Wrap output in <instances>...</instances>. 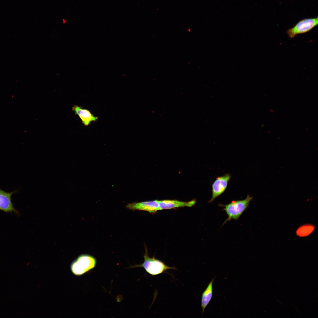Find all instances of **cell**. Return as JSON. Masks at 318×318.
I'll return each mask as SVG.
<instances>
[{
  "label": "cell",
  "instance_id": "8",
  "mask_svg": "<svg viewBox=\"0 0 318 318\" xmlns=\"http://www.w3.org/2000/svg\"><path fill=\"white\" fill-rule=\"evenodd\" d=\"M72 110L80 119L82 123L85 126H89L92 122H96L98 120L97 117L94 115L90 111L81 106L75 105L72 108Z\"/></svg>",
  "mask_w": 318,
  "mask_h": 318
},
{
  "label": "cell",
  "instance_id": "3",
  "mask_svg": "<svg viewBox=\"0 0 318 318\" xmlns=\"http://www.w3.org/2000/svg\"><path fill=\"white\" fill-rule=\"evenodd\" d=\"M253 198V197L248 195L244 200L233 201L228 204L221 205L223 207V210L226 211L228 216V218L224 223L232 219H238L247 208Z\"/></svg>",
  "mask_w": 318,
  "mask_h": 318
},
{
  "label": "cell",
  "instance_id": "7",
  "mask_svg": "<svg viewBox=\"0 0 318 318\" xmlns=\"http://www.w3.org/2000/svg\"><path fill=\"white\" fill-rule=\"evenodd\" d=\"M126 208L132 210L143 211L154 213L160 210L159 201L155 200L129 203L126 205Z\"/></svg>",
  "mask_w": 318,
  "mask_h": 318
},
{
  "label": "cell",
  "instance_id": "2",
  "mask_svg": "<svg viewBox=\"0 0 318 318\" xmlns=\"http://www.w3.org/2000/svg\"><path fill=\"white\" fill-rule=\"evenodd\" d=\"M96 263V259L92 256L82 254L72 262L70 269L74 275L81 276L94 268Z\"/></svg>",
  "mask_w": 318,
  "mask_h": 318
},
{
  "label": "cell",
  "instance_id": "10",
  "mask_svg": "<svg viewBox=\"0 0 318 318\" xmlns=\"http://www.w3.org/2000/svg\"><path fill=\"white\" fill-rule=\"evenodd\" d=\"M214 279L208 284L205 290L202 294L201 307L202 309V313L211 299L213 294V286Z\"/></svg>",
  "mask_w": 318,
  "mask_h": 318
},
{
  "label": "cell",
  "instance_id": "1",
  "mask_svg": "<svg viewBox=\"0 0 318 318\" xmlns=\"http://www.w3.org/2000/svg\"><path fill=\"white\" fill-rule=\"evenodd\" d=\"M145 253L144 256V261L142 264L130 266V268L141 267L146 271L153 276L157 275L166 271L167 270H176L174 267L167 266L162 261L156 259L155 257L150 258L148 256L147 249L145 248Z\"/></svg>",
  "mask_w": 318,
  "mask_h": 318
},
{
  "label": "cell",
  "instance_id": "6",
  "mask_svg": "<svg viewBox=\"0 0 318 318\" xmlns=\"http://www.w3.org/2000/svg\"><path fill=\"white\" fill-rule=\"evenodd\" d=\"M231 178V175L227 174L216 178L212 185V196L209 202L213 201L224 192Z\"/></svg>",
  "mask_w": 318,
  "mask_h": 318
},
{
  "label": "cell",
  "instance_id": "4",
  "mask_svg": "<svg viewBox=\"0 0 318 318\" xmlns=\"http://www.w3.org/2000/svg\"><path fill=\"white\" fill-rule=\"evenodd\" d=\"M318 24L317 17L303 19L299 21L293 27L288 29L286 33L290 38H293L297 35L310 31Z\"/></svg>",
  "mask_w": 318,
  "mask_h": 318
},
{
  "label": "cell",
  "instance_id": "11",
  "mask_svg": "<svg viewBox=\"0 0 318 318\" xmlns=\"http://www.w3.org/2000/svg\"><path fill=\"white\" fill-rule=\"evenodd\" d=\"M314 226L310 224L303 225L299 227L296 231L297 236L305 237L309 235L314 231Z\"/></svg>",
  "mask_w": 318,
  "mask_h": 318
},
{
  "label": "cell",
  "instance_id": "9",
  "mask_svg": "<svg viewBox=\"0 0 318 318\" xmlns=\"http://www.w3.org/2000/svg\"><path fill=\"white\" fill-rule=\"evenodd\" d=\"M196 201L193 200L189 201H182L177 200H165L159 201L160 210L168 209L183 207H191L194 205Z\"/></svg>",
  "mask_w": 318,
  "mask_h": 318
},
{
  "label": "cell",
  "instance_id": "5",
  "mask_svg": "<svg viewBox=\"0 0 318 318\" xmlns=\"http://www.w3.org/2000/svg\"><path fill=\"white\" fill-rule=\"evenodd\" d=\"M19 192L18 189L11 192H6L0 188V210L6 213H10L12 214L14 212L19 217L20 214L14 206L11 200L12 195Z\"/></svg>",
  "mask_w": 318,
  "mask_h": 318
}]
</instances>
